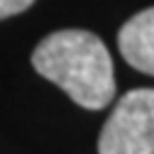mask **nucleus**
<instances>
[{"instance_id": "nucleus-4", "label": "nucleus", "mask_w": 154, "mask_h": 154, "mask_svg": "<svg viewBox=\"0 0 154 154\" xmlns=\"http://www.w3.org/2000/svg\"><path fill=\"white\" fill-rule=\"evenodd\" d=\"M32 3H34V0H0V20L25 12Z\"/></svg>"}, {"instance_id": "nucleus-3", "label": "nucleus", "mask_w": 154, "mask_h": 154, "mask_svg": "<svg viewBox=\"0 0 154 154\" xmlns=\"http://www.w3.org/2000/svg\"><path fill=\"white\" fill-rule=\"evenodd\" d=\"M118 47L132 69L154 76V8L137 12L120 27Z\"/></svg>"}, {"instance_id": "nucleus-2", "label": "nucleus", "mask_w": 154, "mask_h": 154, "mask_svg": "<svg viewBox=\"0 0 154 154\" xmlns=\"http://www.w3.org/2000/svg\"><path fill=\"white\" fill-rule=\"evenodd\" d=\"M98 154H154V88L127 91L105 120Z\"/></svg>"}, {"instance_id": "nucleus-1", "label": "nucleus", "mask_w": 154, "mask_h": 154, "mask_svg": "<svg viewBox=\"0 0 154 154\" xmlns=\"http://www.w3.org/2000/svg\"><path fill=\"white\" fill-rule=\"evenodd\" d=\"M32 66L86 110H100L115 98V71L110 51L93 32H51L32 51Z\"/></svg>"}]
</instances>
